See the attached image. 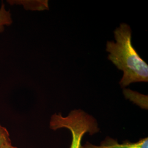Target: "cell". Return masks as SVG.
Returning a JSON list of instances; mask_svg holds the SVG:
<instances>
[{"label": "cell", "instance_id": "6", "mask_svg": "<svg viewBox=\"0 0 148 148\" xmlns=\"http://www.w3.org/2000/svg\"><path fill=\"white\" fill-rule=\"evenodd\" d=\"M12 23L11 13L5 10L4 4L2 3L0 9V32L3 31L5 26H9Z\"/></svg>", "mask_w": 148, "mask_h": 148}, {"label": "cell", "instance_id": "7", "mask_svg": "<svg viewBox=\"0 0 148 148\" xmlns=\"http://www.w3.org/2000/svg\"><path fill=\"white\" fill-rule=\"evenodd\" d=\"M11 143L8 130L0 124V148H3L7 144Z\"/></svg>", "mask_w": 148, "mask_h": 148}, {"label": "cell", "instance_id": "3", "mask_svg": "<svg viewBox=\"0 0 148 148\" xmlns=\"http://www.w3.org/2000/svg\"><path fill=\"white\" fill-rule=\"evenodd\" d=\"M80 148H148V138H145L135 143L126 140L123 143H119L114 139L106 138L99 146L87 143L84 146L81 145Z\"/></svg>", "mask_w": 148, "mask_h": 148}, {"label": "cell", "instance_id": "4", "mask_svg": "<svg viewBox=\"0 0 148 148\" xmlns=\"http://www.w3.org/2000/svg\"><path fill=\"white\" fill-rule=\"evenodd\" d=\"M123 95L126 99L137 104L141 108L148 109V95H143L130 89H123Z\"/></svg>", "mask_w": 148, "mask_h": 148}, {"label": "cell", "instance_id": "1", "mask_svg": "<svg viewBox=\"0 0 148 148\" xmlns=\"http://www.w3.org/2000/svg\"><path fill=\"white\" fill-rule=\"evenodd\" d=\"M116 42L108 41V59L123 71L119 84L125 88L132 83L148 82V65L133 47L132 30L127 24L122 23L114 32Z\"/></svg>", "mask_w": 148, "mask_h": 148}, {"label": "cell", "instance_id": "5", "mask_svg": "<svg viewBox=\"0 0 148 148\" xmlns=\"http://www.w3.org/2000/svg\"><path fill=\"white\" fill-rule=\"evenodd\" d=\"M11 4L22 5L26 10L42 11L48 9L47 1H9Z\"/></svg>", "mask_w": 148, "mask_h": 148}, {"label": "cell", "instance_id": "8", "mask_svg": "<svg viewBox=\"0 0 148 148\" xmlns=\"http://www.w3.org/2000/svg\"><path fill=\"white\" fill-rule=\"evenodd\" d=\"M3 148H18L16 147H14L13 145H12V143H9V144H6L5 145L4 147H3Z\"/></svg>", "mask_w": 148, "mask_h": 148}, {"label": "cell", "instance_id": "2", "mask_svg": "<svg viewBox=\"0 0 148 148\" xmlns=\"http://www.w3.org/2000/svg\"><path fill=\"white\" fill-rule=\"evenodd\" d=\"M49 127L54 131L63 128L69 130L72 135L70 148H81L82 138L86 133L93 135L99 131L95 118L81 109L73 110L65 117L61 113L54 114L51 118Z\"/></svg>", "mask_w": 148, "mask_h": 148}]
</instances>
